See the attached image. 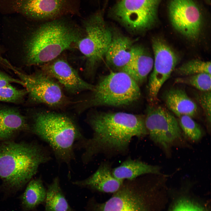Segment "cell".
I'll return each mask as SVG.
<instances>
[{"mask_svg":"<svg viewBox=\"0 0 211 211\" xmlns=\"http://www.w3.org/2000/svg\"><path fill=\"white\" fill-rule=\"evenodd\" d=\"M45 202V211H76L68 203L61 188L58 177L48 186Z\"/></svg>","mask_w":211,"mask_h":211,"instance_id":"obj_22","label":"cell"},{"mask_svg":"<svg viewBox=\"0 0 211 211\" xmlns=\"http://www.w3.org/2000/svg\"><path fill=\"white\" fill-rule=\"evenodd\" d=\"M145 123L150 139L166 156L171 155L173 148L190 147L177 120L166 109L160 106H148Z\"/></svg>","mask_w":211,"mask_h":211,"instance_id":"obj_6","label":"cell"},{"mask_svg":"<svg viewBox=\"0 0 211 211\" xmlns=\"http://www.w3.org/2000/svg\"><path fill=\"white\" fill-rule=\"evenodd\" d=\"M163 99L168 108L178 117L184 115L192 117L197 114L196 104L182 89L173 88L167 90L163 94Z\"/></svg>","mask_w":211,"mask_h":211,"instance_id":"obj_19","label":"cell"},{"mask_svg":"<svg viewBox=\"0 0 211 211\" xmlns=\"http://www.w3.org/2000/svg\"><path fill=\"white\" fill-rule=\"evenodd\" d=\"M14 72L23 83L29 102L56 107L62 105L66 101L59 85L45 73L28 74L17 69Z\"/></svg>","mask_w":211,"mask_h":211,"instance_id":"obj_10","label":"cell"},{"mask_svg":"<svg viewBox=\"0 0 211 211\" xmlns=\"http://www.w3.org/2000/svg\"><path fill=\"white\" fill-rule=\"evenodd\" d=\"M172 211H206L203 207L187 200L179 202Z\"/></svg>","mask_w":211,"mask_h":211,"instance_id":"obj_28","label":"cell"},{"mask_svg":"<svg viewBox=\"0 0 211 211\" xmlns=\"http://www.w3.org/2000/svg\"><path fill=\"white\" fill-rule=\"evenodd\" d=\"M27 94L25 89H19L9 85L0 88V101L21 103L24 101Z\"/></svg>","mask_w":211,"mask_h":211,"instance_id":"obj_26","label":"cell"},{"mask_svg":"<svg viewBox=\"0 0 211 211\" xmlns=\"http://www.w3.org/2000/svg\"><path fill=\"white\" fill-rule=\"evenodd\" d=\"M152 45L154 59L148 92L149 99L152 102L157 100L160 90L175 69L178 58L173 50L161 38L153 39Z\"/></svg>","mask_w":211,"mask_h":211,"instance_id":"obj_11","label":"cell"},{"mask_svg":"<svg viewBox=\"0 0 211 211\" xmlns=\"http://www.w3.org/2000/svg\"><path fill=\"white\" fill-rule=\"evenodd\" d=\"M161 0H120L113 8L111 13L130 30L135 32L146 30L157 21Z\"/></svg>","mask_w":211,"mask_h":211,"instance_id":"obj_8","label":"cell"},{"mask_svg":"<svg viewBox=\"0 0 211 211\" xmlns=\"http://www.w3.org/2000/svg\"><path fill=\"white\" fill-rule=\"evenodd\" d=\"M69 0H0V13L28 19L47 20L71 12Z\"/></svg>","mask_w":211,"mask_h":211,"instance_id":"obj_9","label":"cell"},{"mask_svg":"<svg viewBox=\"0 0 211 211\" xmlns=\"http://www.w3.org/2000/svg\"><path fill=\"white\" fill-rule=\"evenodd\" d=\"M50 157L40 145L9 140L0 143V190L13 194L21 189Z\"/></svg>","mask_w":211,"mask_h":211,"instance_id":"obj_2","label":"cell"},{"mask_svg":"<svg viewBox=\"0 0 211 211\" xmlns=\"http://www.w3.org/2000/svg\"><path fill=\"white\" fill-rule=\"evenodd\" d=\"M192 118L184 115L178 117L177 120L186 139L193 142H196L202 139L203 133L200 127Z\"/></svg>","mask_w":211,"mask_h":211,"instance_id":"obj_23","label":"cell"},{"mask_svg":"<svg viewBox=\"0 0 211 211\" xmlns=\"http://www.w3.org/2000/svg\"><path fill=\"white\" fill-rule=\"evenodd\" d=\"M13 83L17 84L24 86L23 83L20 79L14 78L0 70V88Z\"/></svg>","mask_w":211,"mask_h":211,"instance_id":"obj_29","label":"cell"},{"mask_svg":"<svg viewBox=\"0 0 211 211\" xmlns=\"http://www.w3.org/2000/svg\"><path fill=\"white\" fill-rule=\"evenodd\" d=\"M112 171L115 178L123 181L125 180H135L144 175L162 174L160 167L157 166L130 159L126 160L119 166L112 169Z\"/></svg>","mask_w":211,"mask_h":211,"instance_id":"obj_20","label":"cell"},{"mask_svg":"<svg viewBox=\"0 0 211 211\" xmlns=\"http://www.w3.org/2000/svg\"><path fill=\"white\" fill-rule=\"evenodd\" d=\"M29 131L28 118L16 108L0 105V143Z\"/></svg>","mask_w":211,"mask_h":211,"instance_id":"obj_15","label":"cell"},{"mask_svg":"<svg viewBox=\"0 0 211 211\" xmlns=\"http://www.w3.org/2000/svg\"><path fill=\"white\" fill-rule=\"evenodd\" d=\"M89 122L93 131L91 138L82 140L84 149L82 159L89 161L100 153L122 154L127 151L132 138L148 134L145 117L123 112H98Z\"/></svg>","mask_w":211,"mask_h":211,"instance_id":"obj_1","label":"cell"},{"mask_svg":"<svg viewBox=\"0 0 211 211\" xmlns=\"http://www.w3.org/2000/svg\"><path fill=\"white\" fill-rule=\"evenodd\" d=\"M44 69L46 74L56 79L71 93L76 94L93 89L94 85L83 80L77 72L63 59H55L50 62Z\"/></svg>","mask_w":211,"mask_h":211,"instance_id":"obj_14","label":"cell"},{"mask_svg":"<svg viewBox=\"0 0 211 211\" xmlns=\"http://www.w3.org/2000/svg\"><path fill=\"white\" fill-rule=\"evenodd\" d=\"M134 45L130 38L121 34H113L105 57L107 64L121 71L129 61Z\"/></svg>","mask_w":211,"mask_h":211,"instance_id":"obj_17","label":"cell"},{"mask_svg":"<svg viewBox=\"0 0 211 211\" xmlns=\"http://www.w3.org/2000/svg\"><path fill=\"white\" fill-rule=\"evenodd\" d=\"M47 190L40 178L32 179L20 197L23 211H31L45 203Z\"/></svg>","mask_w":211,"mask_h":211,"instance_id":"obj_21","label":"cell"},{"mask_svg":"<svg viewBox=\"0 0 211 211\" xmlns=\"http://www.w3.org/2000/svg\"><path fill=\"white\" fill-rule=\"evenodd\" d=\"M207 3L209 4L210 3V0H204Z\"/></svg>","mask_w":211,"mask_h":211,"instance_id":"obj_30","label":"cell"},{"mask_svg":"<svg viewBox=\"0 0 211 211\" xmlns=\"http://www.w3.org/2000/svg\"><path fill=\"white\" fill-rule=\"evenodd\" d=\"M84 101V108L100 106L120 107L131 104L140 98L139 85L128 75L113 72L103 77Z\"/></svg>","mask_w":211,"mask_h":211,"instance_id":"obj_5","label":"cell"},{"mask_svg":"<svg viewBox=\"0 0 211 211\" xmlns=\"http://www.w3.org/2000/svg\"><path fill=\"white\" fill-rule=\"evenodd\" d=\"M168 9L171 23L176 30L190 40L199 38L203 26L202 16L193 0H170Z\"/></svg>","mask_w":211,"mask_h":211,"instance_id":"obj_12","label":"cell"},{"mask_svg":"<svg viewBox=\"0 0 211 211\" xmlns=\"http://www.w3.org/2000/svg\"><path fill=\"white\" fill-rule=\"evenodd\" d=\"M82 36L77 27L63 19L54 20L41 24L25 41L26 63L34 65L49 62L76 44Z\"/></svg>","mask_w":211,"mask_h":211,"instance_id":"obj_3","label":"cell"},{"mask_svg":"<svg viewBox=\"0 0 211 211\" xmlns=\"http://www.w3.org/2000/svg\"><path fill=\"white\" fill-rule=\"evenodd\" d=\"M176 83L186 84L191 86L201 91H211V74L201 73L182 76L176 79Z\"/></svg>","mask_w":211,"mask_h":211,"instance_id":"obj_25","label":"cell"},{"mask_svg":"<svg viewBox=\"0 0 211 211\" xmlns=\"http://www.w3.org/2000/svg\"><path fill=\"white\" fill-rule=\"evenodd\" d=\"M175 72L182 76L201 73H207L211 74V62L197 59H192L176 68Z\"/></svg>","mask_w":211,"mask_h":211,"instance_id":"obj_24","label":"cell"},{"mask_svg":"<svg viewBox=\"0 0 211 211\" xmlns=\"http://www.w3.org/2000/svg\"><path fill=\"white\" fill-rule=\"evenodd\" d=\"M154 59L143 47L134 45L128 63L121 72L127 74L139 85L143 83L152 69Z\"/></svg>","mask_w":211,"mask_h":211,"instance_id":"obj_18","label":"cell"},{"mask_svg":"<svg viewBox=\"0 0 211 211\" xmlns=\"http://www.w3.org/2000/svg\"><path fill=\"white\" fill-rule=\"evenodd\" d=\"M85 34L76 44L86 59L89 73L105 57L113 33L100 13L87 19L84 23Z\"/></svg>","mask_w":211,"mask_h":211,"instance_id":"obj_7","label":"cell"},{"mask_svg":"<svg viewBox=\"0 0 211 211\" xmlns=\"http://www.w3.org/2000/svg\"><path fill=\"white\" fill-rule=\"evenodd\" d=\"M32 117L29 131L46 142L59 160L69 164L74 157L75 142L81 138L72 120L63 114L49 111L37 112Z\"/></svg>","mask_w":211,"mask_h":211,"instance_id":"obj_4","label":"cell"},{"mask_svg":"<svg viewBox=\"0 0 211 211\" xmlns=\"http://www.w3.org/2000/svg\"><path fill=\"white\" fill-rule=\"evenodd\" d=\"M112 171L110 164L108 163H103L93 174L87 178L73 183L78 186L89 188L99 192L114 193L119 189L124 181L115 178Z\"/></svg>","mask_w":211,"mask_h":211,"instance_id":"obj_16","label":"cell"},{"mask_svg":"<svg viewBox=\"0 0 211 211\" xmlns=\"http://www.w3.org/2000/svg\"><path fill=\"white\" fill-rule=\"evenodd\" d=\"M124 183L109 199L95 207V211H147L140 183Z\"/></svg>","mask_w":211,"mask_h":211,"instance_id":"obj_13","label":"cell"},{"mask_svg":"<svg viewBox=\"0 0 211 211\" xmlns=\"http://www.w3.org/2000/svg\"><path fill=\"white\" fill-rule=\"evenodd\" d=\"M197 99L204 111L207 122L210 126L211 121V91H202L197 96Z\"/></svg>","mask_w":211,"mask_h":211,"instance_id":"obj_27","label":"cell"}]
</instances>
